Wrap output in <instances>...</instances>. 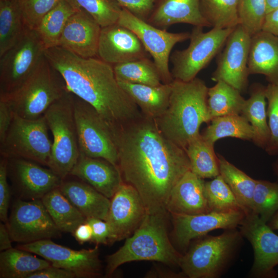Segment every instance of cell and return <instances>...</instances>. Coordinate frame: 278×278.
I'll return each instance as SVG.
<instances>
[{"instance_id": "obj_1", "label": "cell", "mask_w": 278, "mask_h": 278, "mask_svg": "<svg viewBox=\"0 0 278 278\" xmlns=\"http://www.w3.org/2000/svg\"><path fill=\"white\" fill-rule=\"evenodd\" d=\"M110 126L123 182L137 191L147 212H167L172 188L190 170L185 150L162 133L155 119L142 113L122 125Z\"/></svg>"}, {"instance_id": "obj_2", "label": "cell", "mask_w": 278, "mask_h": 278, "mask_svg": "<svg viewBox=\"0 0 278 278\" xmlns=\"http://www.w3.org/2000/svg\"><path fill=\"white\" fill-rule=\"evenodd\" d=\"M45 56L63 77L67 91L91 105L109 124L122 125L141 115L119 84L112 65L97 57H81L59 46L45 49Z\"/></svg>"}, {"instance_id": "obj_3", "label": "cell", "mask_w": 278, "mask_h": 278, "mask_svg": "<svg viewBox=\"0 0 278 278\" xmlns=\"http://www.w3.org/2000/svg\"><path fill=\"white\" fill-rule=\"evenodd\" d=\"M171 85L168 107L155 121L167 138L185 150L200 134L201 125L212 119L207 102L208 88L197 77L187 82L173 80Z\"/></svg>"}, {"instance_id": "obj_4", "label": "cell", "mask_w": 278, "mask_h": 278, "mask_svg": "<svg viewBox=\"0 0 278 278\" xmlns=\"http://www.w3.org/2000/svg\"><path fill=\"white\" fill-rule=\"evenodd\" d=\"M167 212L148 213L124 244L106 257V276H110L120 265L140 260L160 262L179 266L182 255L171 244L167 228Z\"/></svg>"}, {"instance_id": "obj_5", "label": "cell", "mask_w": 278, "mask_h": 278, "mask_svg": "<svg viewBox=\"0 0 278 278\" xmlns=\"http://www.w3.org/2000/svg\"><path fill=\"white\" fill-rule=\"evenodd\" d=\"M243 237L236 228L218 236L204 235L182 255L179 267L189 278L218 277L234 258Z\"/></svg>"}, {"instance_id": "obj_6", "label": "cell", "mask_w": 278, "mask_h": 278, "mask_svg": "<svg viewBox=\"0 0 278 278\" xmlns=\"http://www.w3.org/2000/svg\"><path fill=\"white\" fill-rule=\"evenodd\" d=\"M67 91L63 77L44 56L34 72L19 88L0 96V98L8 103L13 113L34 119L43 115Z\"/></svg>"}, {"instance_id": "obj_7", "label": "cell", "mask_w": 278, "mask_h": 278, "mask_svg": "<svg viewBox=\"0 0 278 278\" xmlns=\"http://www.w3.org/2000/svg\"><path fill=\"white\" fill-rule=\"evenodd\" d=\"M53 141L48 167L62 180L80 156L74 111V94L67 91L44 113Z\"/></svg>"}, {"instance_id": "obj_8", "label": "cell", "mask_w": 278, "mask_h": 278, "mask_svg": "<svg viewBox=\"0 0 278 278\" xmlns=\"http://www.w3.org/2000/svg\"><path fill=\"white\" fill-rule=\"evenodd\" d=\"M43 115L26 119L13 113L11 125L1 144L2 157L21 158L48 166L52 143Z\"/></svg>"}, {"instance_id": "obj_9", "label": "cell", "mask_w": 278, "mask_h": 278, "mask_svg": "<svg viewBox=\"0 0 278 278\" xmlns=\"http://www.w3.org/2000/svg\"><path fill=\"white\" fill-rule=\"evenodd\" d=\"M203 27L194 26L188 46L176 50L170 56L173 80L187 82L196 77L223 48L234 28L212 29L204 32Z\"/></svg>"}, {"instance_id": "obj_10", "label": "cell", "mask_w": 278, "mask_h": 278, "mask_svg": "<svg viewBox=\"0 0 278 278\" xmlns=\"http://www.w3.org/2000/svg\"><path fill=\"white\" fill-rule=\"evenodd\" d=\"M45 48L35 29L27 28L20 39L0 56V96L19 88L34 72Z\"/></svg>"}, {"instance_id": "obj_11", "label": "cell", "mask_w": 278, "mask_h": 278, "mask_svg": "<svg viewBox=\"0 0 278 278\" xmlns=\"http://www.w3.org/2000/svg\"><path fill=\"white\" fill-rule=\"evenodd\" d=\"M74 111L80 153L105 159L118 167V153L110 124L94 107L74 94Z\"/></svg>"}, {"instance_id": "obj_12", "label": "cell", "mask_w": 278, "mask_h": 278, "mask_svg": "<svg viewBox=\"0 0 278 278\" xmlns=\"http://www.w3.org/2000/svg\"><path fill=\"white\" fill-rule=\"evenodd\" d=\"M117 23L129 28L138 37L152 57L163 83H171L173 80L169 68L171 50L178 43L189 39L190 33H173L158 28L123 7Z\"/></svg>"}, {"instance_id": "obj_13", "label": "cell", "mask_w": 278, "mask_h": 278, "mask_svg": "<svg viewBox=\"0 0 278 278\" xmlns=\"http://www.w3.org/2000/svg\"><path fill=\"white\" fill-rule=\"evenodd\" d=\"M12 241L29 244L60 235L41 199H17L7 223Z\"/></svg>"}, {"instance_id": "obj_14", "label": "cell", "mask_w": 278, "mask_h": 278, "mask_svg": "<svg viewBox=\"0 0 278 278\" xmlns=\"http://www.w3.org/2000/svg\"><path fill=\"white\" fill-rule=\"evenodd\" d=\"M18 248L41 256L54 267L74 273L76 277L92 278L102 274L98 247L75 250L57 244L51 239L21 244Z\"/></svg>"}, {"instance_id": "obj_15", "label": "cell", "mask_w": 278, "mask_h": 278, "mask_svg": "<svg viewBox=\"0 0 278 278\" xmlns=\"http://www.w3.org/2000/svg\"><path fill=\"white\" fill-rule=\"evenodd\" d=\"M238 228L254 251L250 275L258 278L276 277L274 268L278 265V235L253 212L246 215Z\"/></svg>"}, {"instance_id": "obj_16", "label": "cell", "mask_w": 278, "mask_h": 278, "mask_svg": "<svg viewBox=\"0 0 278 278\" xmlns=\"http://www.w3.org/2000/svg\"><path fill=\"white\" fill-rule=\"evenodd\" d=\"M251 41V37L240 25L234 28L218 57L212 80L225 82L241 93L247 89Z\"/></svg>"}, {"instance_id": "obj_17", "label": "cell", "mask_w": 278, "mask_h": 278, "mask_svg": "<svg viewBox=\"0 0 278 278\" xmlns=\"http://www.w3.org/2000/svg\"><path fill=\"white\" fill-rule=\"evenodd\" d=\"M147 214L137 191L123 182L111 199L106 221L110 228L109 243L127 238L138 228Z\"/></svg>"}, {"instance_id": "obj_18", "label": "cell", "mask_w": 278, "mask_h": 278, "mask_svg": "<svg viewBox=\"0 0 278 278\" xmlns=\"http://www.w3.org/2000/svg\"><path fill=\"white\" fill-rule=\"evenodd\" d=\"M173 225L172 237L178 247L186 250L192 240L218 229L236 228L246 216L243 211L187 215L170 214Z\"/></svg>"}, {"instance_id": "obj_19", "label": "cell", "mask_w": 278, "mask_h": 278, "mask_svg": "<svg viewBox=\"0 0 278 278\" xmlns=\"http://www.w3.org/2000/svg\"><path fill=\"white\" fill-rule=\"evenodd\" d=\"M138 37L117 23L101 29L97 57L112 65L148 57Z\"/></svg>"}, {"instance_id": "obj_20", "label": "cell", "mask_w": 278, "mask_h": 278, "mask_svg": "<svg viewBox=\"0 0 278 278\" xmlns=\"http://www.w3.org/2000/svg\"><path fill=\"white\" fill-rule=\"evenodd\" d=\"M7 159L8 170L22 197L41 199L51 190L59 187L63 181L50 168L34 162L21 158Z\"/></svg>"}, {"instance_id": "obj_21", "label": "cell", "mask_w": 278, "mask_h": 278, "mask_svg": "<svg viewBox=\"0 0 278 278\" xmlns=\"http://www.w3.org/2000/svg\"><path fill=\"white\" fill-rule=\"evenodd\" d=\"M101 29L90 14L80 9L67 21L58 46L82 58L97 57Z\"/></svg>"}, {"instance_id": "obj_22", "label": "cell", "mask_w": 278, "mask_h": 278, "mask_svg": "<svg viewBox=\"0 0 278 278\" xmlns=\"http://www.w3.org/2000/svg\"><path fill=\"white\" fill-rule=\"evenodd\" d=\"M203 179L191 170L186 172L172 188L166 210L170 214L195 215L211 212L205 193Z\"/></svg>"}, {"instance_id": "obj_23", "label": "cell", "mask_w": 278, "mask_h": 278, "mask_svg": "<svg viewBox=\"0 0 278 278\" xmlns=\"http://www.w3.org/2000/svg\"><path fill=\"white\" fill-rule=\"evenodd\" d=\"M70 175L81 179L109 199L123 182L117 167L105 159L80 153Z\"/></svg>"}, {"instance_id": "obj_24", "label": "cell", "mask_w": 278, "mask_h": 278, "mask_svg": "<svg viewBox=\"0 0 278 278\" xmlns=\"http://www.w3.org/2000/svg\"><path fill=\"white\" fill-rule=\"evenodd\" d=\"M200 6V0H157L147 22L165 29L179 23L209 27Z\"/></svg>"}, {"instance_id": "obj_25", "label": "cell", "mask_w": 278, "mask_h": 278, "mask_svg": "<svg viewBox=\"0 0 278 278\" xmlns=\"http://www.w3.org/2000/svg\"><path fill=\"white\" fill-rule=\"evenodd\" d=\"M248 65L250 75H263L278 85V37L262 30L252 36Z\"/></svg>"}, {"instance_id": "obj_26", "label": "cell", "mask_w": 278, "mask_h": 278, "mask_svg": "<svg viewBox=\"0 0 278 278\" xmlns=\"http://www.w3.org/2000/svg\"><path fill=\"white\" fill-rule=\"evenodd\" d=\"M59 189L86 218L106 221L111 200L84 182L62 181Z\"/></svg>"}, {"instance_id": "obj_27", "label": "cell", "mask_w": 278, "mask_h": 278, "mask_svg": "<svg viewBox=\"0 0 278 278\" xmlns=\"http://www.w3.org/2000/svg\"><path fill=\"white\" fill-rule=\"evenodd\" d=\"M117 81L146 116L155 120L167 109L171 92V83L150 86Z\"/></svg>"}, {"instance_id": "obj_28", "label": "cell", "mask_w": 278, "mask_h": 278, "mask_svg": "<svg viewBox=\"0 0 278 278\" xmlns=\"http://www.w3.org/2000/svg\"><path fill=\"white\" fill-rule=\"evenodd\" d=\"M266 87L260 83H254L251 85L249 97L246 100L241 113L253 128L254 136L252 141L257 146L264 149L270 138Z\"/></svg>"}, {"instance_id": "obj_29", "label": "cell", "mask_w": 278, "mask_h": 278, "mask_svg": "<svg viewBox=\"0 0 278 278\" xmlns=\"http://www.w3.org/2000/svg\"><path fill=\"white\" fill-rule=\"evenodd\" d=\"M54 222L61 232L72 233L86 217L61 193L55 188L41 198Z\"/></svg>"}, {"instance_id": "obj_30", "label": "cell", "mask_w": 278, "mask_h": 278, "mask_svg": "<svg viewBox=\"0 0 278 278\" xmlns=\"http://www.w3.org/2000/svg\"><path fill=\"white\" fill-rule=\"evenodd\" d=\"M32 253L20 248H11L0 253L1 278H28L32 273L51 265Z\"/></svg>"}, {"instance_id": "obj_31", "label": "cell", "mask_w": 278, "mask_h": 278, "mask_svg": "<svg viewBox=\"0 0 278 278\" xmlns=\"http://www.w3.org/2000/svg\"><path fill=\"white\" fill-rule=\"evenodd\" d=\"M220 175L228 185L246 215L252 212V201L256 180L217 154Z\"/></svg>"}, {"instance_id": "obj_32", "label": "cell", "mask_w": 278, "mask_h": 278, "mask_svg": "<svg viewBox=\"0 0 278 278\" xmlns=\"http://www.w3.org/2000/svg\"><path fill=\"white\" fill-rule=\"evenodd\" d=\"M201 133L209 143L224 137H231L242 140H253V129L248 120L242 115H229L215 117Z\"/></svg>"}, {"instance_id": "obj_33", "label": "cell", "mask_w": 278, "mask_h": 278, "mask_svg": "<svg viewBox=\"0 0 278 278\" xmlns=\"http://www.w3.org/2000/svg\"><path fill=\"white\" fill-rule=\"evenodd\" d=\"M245 101L240 91L225 82L217 81L208 89L207 102L212 119L241 114Z\"/></svg>"}, {"instance_id": "obj_34", "label": "cell", "mask_w": 278, "mask_h": 278, "mask_svg": "<svg viewBox=\"0 0 278 278\" xmlns=\"http://www.w3.org/2000/svg\"><path fill=\"white\" fill-rule=\"evenodd\" d=\"M27 28L18 0H0V56L20 39Z\"/></svg>"}, {"instance_id": "obj_35", "label": "cell", "mask_w": 278, "mask_h": 278, "mask_svg": "<svg viewBox=\"0 0 278 278\" xmlns=\"http://www.w3.org/2000/svg\"><path fill=\"white\" fill-rule=\"evenodd\" d=\"M190 170L202 179L214 178L220 175L217 155L214 145L209 143L201 133L191 141L185 149Z\"/></svg>"}, {"instance_id": "obj_36", "label": "cell", "mask_w": 278, "mask_h": 278, "mask_svg": "<svg viewBox=\"0 0 278 278\" xmlns=\"http://www.w3.org/2000/svg\"><path fill=\"white\" fill-rule=\"evenodd\" d=\"M77 10L62 0L43 18L35 30L45 49L58 46L67 21Z\"/></svg>"}, {"instance_id": "obj_37", "label": "cell", "mask_w": 278, "mask_h": 278, "mask_svg": "<svg viewBox=\"0 0 278 278\" xmlns=\"http://www.w3.org/2000/svg\"><path fill=\"white\" fill-rule=\"evenodd\" d=\"M117 81L158 86L163 82L153 61L148 57L113 65Z\"/></svg>"}, {"instance_id": "obj_38", "label": "cell", "mask_w": 278, "mask_h": 278, "mask_svg": "<svg viewBox=\"0 0 278 278\" xmlns=\"http://www.w3.org/2000/svg\"><path fill=\"white\" fill-rule=\"evenodd\" d=\"M239 0H200L203 17L212 28H234L239 25Z\"/></svg>"}, {"instance_id": "obj_39", "label": "cell", "mask_w": 278, "mask_h": 278, "mask_svg": "<svg viewBox=\"0 0 278 278\" xmlns=\"http://www.w3.org/2000/svg\"><path fill=\"white\" fill-rule=\"evenodd\" d=\"M204 189L210 211L220 213L243 211L245 213L220 175L211 181L205 182Z\"/></svg>"}, {"instance_id": "obj_40", "label": "cell", "mask_w": 278, "mask_h": 278, "mask_svg": "<svg viewBox=\"0 0 278 278\" xmlns=\"http://www.w3.org/2000/svg\"><path fill=\"white\" fill-rule=\"evenodd\" d=\"M74 8L82 9L102 27L117 23L122 6L116 0H66Z\"/></svg>"}, {"instance_id": "obj_41", "label": "cell", "mask_w": 278, "mask_h": 278, "mask_svg": "<svg viewBox=\"0 0 278 278\" xmlns=\"http://www.w3.org/2000/svg\"><path fill=\"white\" fill-rule=\"evenodd\" d=\"M278 210V181L256 180L252 212L268 222Z\"/></svg>"}, {"instance_id": "obj_42", "label": "cell", "mask_w": 278, "mask_h": 278, "mask_svg": "<svg viewBox=\"0 0 278 278\" xmlns=\"http://www.w3.org/2000/svg\"><path fill=\"white\" fill-rule=\"evenodd\" d=\"M266 14V0H239V25L251 37L262 30Z\"/></svg>"}, {"instance_id": "obj_43", "label": "cell", "mask_w": 278, "mask_h": 278, "mask_svg": "<svg viewBox=\"0 0 278 278\" xmlns=\"http://www.w3.org/2000/svg\"><path fill=\"white\" fill-rule=\"evenodd\" d=\"M267 115L270 138L265 148L270 155L278 154V85L268 83L266 87Z\"/></svg>"}, {"instance_id": "obj_44", "label": "cell", "mask_w": 278, "mask_h": 278, "mask_svg": "<svg viewBox=\"0 0 278 278\" xmlns=\"http://www.w3.org/2000/svg\"><path fill=\"white\" fill-rule=\"evenodd\" d=\"M62 0H18L25 26L36 29L43 18Z\"/></svg>"}, {"instance_id": "obj_45", "label": "cell", "mask_w": 278, "mask_h": 278, "mask_svg": "<svg viewBox=\"0 0 278 278\" xmlns=\"http://www.w3.org/2000/svg\"><path fill=\"white\" fill-rule=\"evenodd\" d=\"M8 159L2 157L0 162V218L7 224L10 202V188L7 181Z\"/></svg>"}, {"instance_id": "obj_46", "label": "cell", "mask_w": 278, "mask_h": 278, "mask_svg": "<svg viewBox=\"0 0 278 278\" xmlns=\"http://www.w3.org/2000/svg\"><path fill=\"white\" fill-rule=\"evenodd\" d=\"M135 16L147 21L157 0H116Z\"/></svg>"}, {"instance_id": "obj_47", "label": "cell", "mask_w": 278, "mask_h": 278, "mask_svg": "<svg viewBox=\"0 0 278 278\" xmlns=\"http://www.w3.org/2000/svg\"><path fill=\"white\" fill-rule=\"evenodd\" d=\"M86 221L91 225L93 236L92 242L98 244L109 243L110 237V228L107 222L105 220L95 218H87Z\"/></svg>"}, {"instance_id": "obj_48", "label": "cell", "mask_w": 278, "mask_h": 278, "mask_svg": "<svg viewBox=\"0 0 278 278\" xmlns=\"http://www.w3.org/2000/svg\"><path fill=\"white\" fill-rule=\"evenodd\" d=\"M75 274L67 270L54 267L52 265L35 272L28 278H74Z\"/></svg>"}, {"instance_id": "obj_49", "label": "cell", "mask_w": 278, "mask_h": 278, "mask_svg": "<svg viewBox=\"0 0 278 278\" xmlns=\"http://www.w3.org/2000/svg\"><path fill=\"white\" fill-rule=\"evenodd\" d=\"M13 112L8 103L0 98V142L4 139L13 119Z\"/></svg>"}, {"instance_id": "obj_50", "label": "cell", "mask_w": 278, "mask_h": 278, "mask_svg": "<svg viewBox=\"0 0 278 278\" xmlns=\"http://www.w3.org/2000/svg\"><path fill=\"white\" fill-rule=\"evenodd\" d=\"M262 31L278 37V8L267 13Z\"/></svg>"}, {"instance_id": "obj_51", "label": "cell", "mask_w": 278, "mask_h": 278, "mask_svg": "<svg viewBox=\"0 0 278 278\" xmlns=\"http://www.w3.org/2000/svg\"><path fill=\"white\" fill-rule=\"evenodd\" d=\"M73 234L75 239L80 243L91 241L93 236L92 227L90 223L85 221L77 227Z\"/></svg>"}, {"instance_id": "obj_52", "label": "cell", "mask_w": 278, "mask_h": 278, "mask_svg": "<svg viewBox=\"0 0 278 278\" xmlns=\"http://www.w3.org/2000/svg\"><path fill=\"white\" fill-rule=\"evenodd\" d=\"M11 238L7 224L0 223V251H3L12 248Z\"/></svg>"}, {"instance_id": "obj_53", "label": "cell", "mask_w": 278, "mask_h": 278, "mask_svg": "<svg viewBox=\"0 0 278 278\" xmlns=\"http://www.w3.org/2000/svg\"><path fill=\"white\" fill-rule=\"evenodd\" d=\"M267 224L273 230H278V210L269 220Z\"/></svg>"}, {"instance_id": "obj_54", "label": "cell", "mask_w": 278, "mask_h": 278, "mask_svg": "<svg viewBox=\"0 0 278 278\" xmlns=\"http://www.w3.org/2000/svg\"><path fill=\"white\" fill-rule=\"evenodd\" d=\"M267 13L278 8V0H266Z\"/></svg>"}, {"instance_id": "obj_55", "label": "cell", "mask_w": 278, "mask_h": 278, "mask_svg": "<svg viewBox=\"0 0 278 278\" xmlns=\"http://www.w3.org/2000/svg\"><path fill=\"white\" fill-rule=\"evenodd\" d=\"M272 168L274 173L276 176L277 181H278V154L277 155V158L276 160L273 163Z\"/></svg>"}]
</instances>
